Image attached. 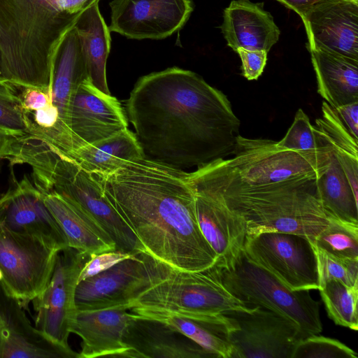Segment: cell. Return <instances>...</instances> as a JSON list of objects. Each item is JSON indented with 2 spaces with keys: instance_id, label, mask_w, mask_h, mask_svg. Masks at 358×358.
I'll use <instances>...</instances> for the list:
<instances>
[{
  "instance_id": "cell-19",
  "label": "cell",
  "mask_w": 358,
  "mask_h": 358,
  "mask_svg": "<svg viewBox=\"0 0 358 358\" xmlns=\"http://www.w3.org/2000/svg\"><path fill=\"white\" fill-rule=\"evenodd\" d=\"M6 324L0 328V358H78L71 348L49 339L28 320L22 306L8 296L0 285Z\"/></svg>"
},
{
  "instance_id": "cell-30",
  "label": "cell",
  "mask_w": 358,
  "mask_h": 358,
  "mask_svg": "<svg viewBox=\"0 0 358 358\" xmlns=\"http://www.w3.org/2000/svg\"><path fill=\"white\" fill-rule=\"evenodd\" d=\"M321 108L322 116L316 119L315 127L330 145L358 198V139L329 104L323 101Z\"/></svg>"
},
{
  "instance_id": "cell-31",
  "label": "cell",
  "mask_w": 358,
  "mask_h": 358,
  "mask_svg": "<svg viewBox=\"0 0 358 358\" xmlns=\"http://www.w3.org/2000/svg\"><path fill=\"white\" fill-rule=\"evenodd\" d=\"M328 316L339 326L358 330V287L330 280L319 289Z\"/></svg>"
},
{
  "instance_id": "cell-7",
  "label": "cell",
  "mask_w": 358,
  "mask_h": 358,
  "mask_svg": "<svg viewBox=\"0 0 358 358\" xmlns=\"http://www.w3.org/2000/svg\"><path fill=\"white\" fill-rule=\"evenodd\" d=\"M217 267L227 289L247 306L268 309L294 322L302 339L321 333L320 303L309 290L291 289L250 260L244 250L229 265Z\"/></svg>"
},
{
  "instance_id": "cell-20",
  "label": "cell",
  "mask_w": 358,
  "mask_h": 358,
  "mask_svg": "<svg viewBox=\"0 0 358 358\" xmlns=\"http://www.w3.org/2000/svg\"><path fill=\"white\" fill-rule=\"evenodd\" d=\"M123 308L77 310L71 333L82 340L78 358L128 357L124 331L134 313Z\"/></svg>"
},
{
  "instance_id": "cell-24",
  "label": "cell",
  "mask_w": 358,
  "mask_h": 358,
  "mask_svg": "<svg viewBox=\"0 0 358 358\" xmlns=\"http://www.w3.org/2000/svg\"><path fill=\"white\" fill-rule=\"evenodd\" d=\"M130 310L167 324L196 342L216 358H232L231 336L236 325L224 314L183 317L162 312Z\"/></svg>"
},
{
  "instance_id": "cell-28",
  "label": "cell",
  "mask_w": 358,
  "mask_h": 358,
  "mask_svg": "<svg viewBox=\"0 0 358 358\" xmlns=\"http://www.w3.org/2000/svg\"><path fill=\"white\" fill-rule=\"evenodd\" d=\"M73 25L79 36L87 78L97 89L110 94L106 70L110 48V31L99 2L82 10Z\"/></svg>"
},
{
  "instance_id": "cell-17",
  "label": "cell",
  "mask_w": 358,
  "mask_h": 358,
  "mask_svg": "<svg viewBox=\"0 0 358 358\" xmlns=\"http://www.w3.org/2000/svg\"><path fill=\"white\" fill-rule=\"evenodd\" d=\"M308 45L358 60V4L327 0L302 15Z\"/></svg>"
},
{
  "instance_id": "cell-35",
  "label": "cell",
  "mask_w": 358,
  "mask_h": 358,
  "mask_svg": "<svg viewBox=\"0 0 358 358\" xmlns=\"http://www.w3.org/2000/svg\"><path fill=\"white\" fill-rule=\"evenodd\" d=\"M292 358H357V355L336 339L316 334L298 341Z\"/></svg>"
},
{
  "instance_id": "cell-11",
  "label": "cell",
  "mask_w": 358,
  "mask_h": 358,
  "mask_svg": "<svg viewBox=\"0 0 358 358\" xmlns=\"http://www.w3.org/2000/svg\"><path fill=\"white\" fill-rule=\"evenodd\" d=\"M246 256L293 290L320 287L315 253L311 241L293 233L263 231L248 236Z\"/></svg>"
},
{
  "instance_id": "cell-40",
  "label": "cell",
  "mask_w": 358,
  "mask_h": 358,
  "mask_svg": "<svg viewBox=\"0 0 358 358\" xmlns=\"http://www.w3.org/2000/svg\"><path fill=\"white\" fill-rule=\"evenodd\" d=\"M334 109L351 134L358 139V102L343 105Z\"/></svg>"
},
{
  "instance_id": "cell-42",
  "label": "cell",
  "mask_w": 358,
  "mask_h": 358,
  "mask_svg": "<svg viewBox=\"0 0 358 358\" xmlns=\"http://www.w3.org/2000/svg\"><path fill=\"white\" fill-rule=\"evenodd\" d=\"M286 8L292 10L299 16L314 6L327 0H276Z\"/></svg>"
},
{
  "instance_id": "cell-27",
  "label": "cell",
  "mask_w": 358,
  "mask_h": 358,
  "mask_svg": "<svg viewBox=\"0 0 358 358\" xmlns=\"http://www.w3.org/2000/svg\"><path fill=\"white\" fill-rule=\"evenodd\" d=\"M65 156L90 174H110L129 162L145 158L134 132L128 128Z\"/></svg>"
},
{
  "instance_id": "cell-33",
  "label": "cell",
  "mask_w": 358,
  "mask_h": 358,
  "mask_svg": "<svg viewBox=\"0 0 358 358\" xmlns=\"http://www.w3.org/2000/svg\"><path fill=\"white\" fill-rule=\"evenodd\" d=\"M12 86L0 82V131L18 138L29 134L28 115Z\"/></svg>"
},
{
  "instance_id": "cell-25",
  "label": "cell",
  "mask_w": 358,
  "mask_h": 358,
  "mask_svg": "<svg viewBox=\"0 0 358 358\" xmlns=\"http://www.w3.org/2000/svg\"><path fill=\"white\" fill-rule=\"evenodd\" d=\"M317 92L332 108L358 102V60L307 45Z\"/></svg>"
},
{
  "instance_id": "cell-46",
  "label": "cell",
  "mask_w": 358,
  "mask_h": 358,
  "mask_svg": "<svg viewBox=\"0 0 358 358\" xmlns=\"http://www.w3.org/2000/svg\"><path fill=\"white\" fill-rule=\"evenodd\" d=\"M345 1H350V2L358 4V0H345Z\"/></svg>"
},
{
  "instance_id": "cell-39",
  "label": "cell",
  "mask_w": 358,
  "mask_h": 358,
  "mask_svg": "<svg viewBox=\"0 0 358 358\" xmlns=\"http://www.w3.org/2000/svg\"><path fill=\"white\" fill-rule=\"evenodd\" d=\"M19 96L26 113L41 109L52 103V99L48 93L35 87H23Z\"/></svg>"
},
{
  "instance_id": "cell-12",
  "label": "cell",
  "mask_w": 358,
  "mask_h": 358,
  "mask_svg": "<svg viewBox=\"0 0 358 358\" xmlns=\"http://www.w3.org/2000/svg\"><path fill=\"white\" fill-rule=\"evenodd\" d=\"M90 256L67 247L58 252L42 294L33 301L35 327L54 343L71 348L68 340L76 314L75 296L80 273Z\"/></svg>"
},
{
  "instance_id": "cell-8",
  "label": "cell",
  "mask_w": 358,
  "mask_h": 358,
  "mask_svg": "<svg viewBox=\"0 0 358 358\" xmlns=\"http://www.w3.org/2000/svg\"><path fill=\"white\" fill-rule=\"evenodd\" d=\"M223 285L218 267L185 271L171 267L166 276L136 298L129 310L162 312L183 317L250 310Z\"/></svg>"
},
{
  "instance_id": "cell-21",
  "label": "cell",
  "mask_w": 358,
  "mask_h": 358,
  "mask_svg": "<svg viewBox=\"0 0 358 358\" xmlns=\"http://www.w3.org/2000/svg\"><path fill=\"white\" fill-rule=\"evenodd\" d=\"M193 191L198 224L216 255L215 264L226 266L244 249L248 237L246 225L219 201L201 192L194 189Z\"/></svg>"
},
{
  "instance_id": "cell-34",
  "label": "cell",
  "mask_w": 358,
  "mask_h": 358,
  "mask_svg": "<svg viewBox=\"0 0 358 358\" xmlns=\"http://www.w3.org/2000/svg\"><path fill=\"white\" fill-rule=\"evenodd\" d=\"M312 245L316 256L320 287L330 280L358 287L357 259L339 258L317 248L313 243Z\"/></svg>"
},
{
  "instance_id": "cell-32",
  "label": "cell",
  "mask_w": 358,
  "mask_h": 358,
  "mask_svg": "<svg viewBox=\"0 0 358 358\" xmlns=\"http://www.w3.org/2000/svg\"><path fill=\"white\" fill-rule=\"evenodd\" d=\"M311 242L333 256L358 259V224L331 217L329 224Z\"/></svg>"
},
{
  "instance_id": "cell-47",
  "label": "cell",
  "mask_w": 358,
  "mask_h": 358,
  "mask_svg": "<svg viewBox=\"0 0 358 358\" xmlns=\"http://www.w3.org/2000/svg\"><path fill=\"white\" fill-rule=\"evenodd\" d=\"M2 278H3V275H2L1 271H0V281L2 280Z\"/></svg>"
},
{
  "instance_id": "cell-3",
  "label": "cell",
  "mask_w": 358,
  "mask_h": 358,
  "mask_svg": "<svg viewBox=\"0 0 358 358\" xmlns=\"http://www.w3.org/2000/svg\"><path fill=\"white\" fill-rule=\"evenodd\" d=\"M322 174L262 185H244L227 178L211 163L188 172L192 187L223 203L245 222L248 236L263 231L302 235L313 241L329 222L319 194Z\"/></svg>"
},
{
  "instance_id": "cell-38",
  "label": "cell",
  "mask_w": 358,
  "mask_h": 358,
  "mask_svg": "<svg viewBox=\"0 0 358 358\" xmlns=\"http://www.w3.org/2000/svg\"><path fill=\"white\" fill-rule=\"evenodd\" d=\"M236 52L242 62V75L248 80H257L264 72L268 52L263 50L238 48Z\"/></svg>"
},
{
  "instance_id": "cell-16",
  "label": "cell",
  "mask_w": 358,
  "mask_h": 358,
  "mask_svg": "<svg viewBox=\"0 0 358 358\" xmlns=\"http://www.w3.org/2000/svg\"><path fill=\"white\" fill-rule=\"evenodd\" d=\"M69 124L73 150L128 128V120L119 101L97 89L88 78L78 85L71 96Z\"/></svg>"
},
{
  "instance_id": "cell-36",
  "label": "cell",
  "mask_w": 358,
  "mask_h": 358,
  "mask_svg": "<svg viewBox=\"0 0 358 358\" xmlns=\"http://www.w3.org/2000/svg\"><path fill=\"white\" fill-rule=\"evenodd\" d=\"M278 144L289 150H309L318 148L320 139L308 116L299 108L292 125Z\"/></svg>"
},
{
  "instance_id": "cell-48",
  "label": "cell",
  "mask_w": 358,
  "mask_h": 358,
  "mask_svg": "<svg viewBox=\"0 0 358 358\" xmlns=\"http://www.w3.org/2000/svg\"><path fill=\"white\" fill-rule=\"evenodd\" d=\"M4 132V131H3Z\"/></svg>"
},
{
  "instance_id": "cell-5",
  "label": "cell",
  "mask_w": 358,
  "mask_h": 358,
  "mask_svg": "<svg viewBox=\"0 0 358 358\" xmlns=\"http://www.w3.org/2000/svg\"><path fill=\"white\" fill-rule=\"evenodd\" d=\"M20 159L31 167L33 183L42 194L54 192L78 207L110 236L116 250L146 252L92 174L42 141L26 146Z\"/></svg>"
},
{
  "instance_id": "cell-10",
  "label": "cell",
  "mask_w": 358,
  "mask_h": 358,
  "mask_svg": "<svg viewBox=\"0 0 358 358\" xmlns=\"http://www.w3.org/2000/svg\"><path fill=\"white\" fill-rule=\"evenodd\" d=\"M59 251L0 224V285L22 306L40 296L52 274Z\"/></svg>"
},
{
  "instance_id": "cell-13",
  "label": "cell",
  "mask_w": 358,
  "mask_h": 358,
  "mask_svg": "<svg viewBox=\"0 0 358 358\" xmlns=\"http://www.w3.org/2000/svg\"><path fill=\"white\" fill-rule=\"evenodd\" d=\"M224 315L236 325L231 336L232 358H292L296 344L302 339L294 322L262 307Z\"/></svg>"
},
{
  "instance_id": "cell-15",
  "label": "cell",
  "mask_w": 358,
  "mask_h": 358,
  "mask_svg": "<svg viewBox=\"0 0 358 358\" xmlns=\"http://www.w3.org/2000/svg\"><path fill=\"white\" fill-rule=\"evenodd\" d=\"M110 31L132 39H162L180 30L193 11L191 0H113Z\"/></svg>"
},
{
  "instance_id": "cell-18",
  "label": "cell",
  "mask_w": 358,
  "mask_h": 358,
  "mask_svg": "<svg viewBox=\"0 0 358 358\" xmlns=\"http://www.w3.org/2000/svg\"><path fill=\"white\" fill-rule=\"evenodd\" d=\"M122 340L129 349L128 358H216L167 324L136 313Z\"/></svg>"
},
{
  "instance_id": "cell-14",
  "label": "cell",
  "mask_w": 358,
  "mask_h": 358,
  "mask_svg": "<svg viewBox=\"0 0 358 358\" xmlns=\"http://www.w3.org/2000/svg\"><path fill=\"white\" fill-rule=\"evenodd\" d=\"M7 191L0 196V224L6 229L37 238L60 251L66 238L45 206L43 194L24 175L20 180L11 173Z\"/></svg>"
},
{
  "instance_id": "cell-26",
  "label": "cell",
  "mask_w": 358,
  "mask_h": 358,
  "mask_svg": "<svg viewBox=\"0 0 358 358\" xmlns=\"http://www.w3.org/2000/svg\"><path fill=\"white\" fill-rule=\"evenodd\" d=\"M43 199L62 230L69 247L90 257L116 250L110 236L71 201L54 192L43 194Z\"/></svg>"
},
{
  "instance_id": "cell-43",
  "label": "cell",
  "mask_w": 358,
  "mask_h": 358,
  "mask_svg": "<svg viewBox=\"0 0 358 358\" xmlns=\"http://www.w3.org/2000/svg\"><path fill=\"white\" fill-rule=\"evenodd\" d=\"M15 141V137L0 131V160L10 157Z\"/></svg>"
},
{
  "instance_id": "cell-45",
  "label": "cell",
  "mask_w": 358,
  "mask_h": 358,
  "mask_svg": "<svg viewBox=\"0 0 358 358\" xmlns=\"http://www.w3.org/2000/svg\"><path fill=\"white\" fill-rule=\"evenodd\" d=\"M0 82H3L2 78V62H1V57L0 53Z\"/></svg>"
},
{
  "instance_id": "cell-4",
  "label": "cell",
  "mask_w": 358,
  "mask_h": 358,
  "mask_svg": "<svg viewBox=\"0 0 358 358\" xmlns=\"http://www.w3.org/2000/svg\"><path fill=\"white\" fill-rule=\"evenodd\" d=\"M80 13L63 12L54 0H0L3 81L40 89L52 99L57 47Z\"/></svg>"
},
{
  "instance_id": "cell-44",
  "label": "cell",
  "mask_w": 358,
  "mask_h": 358,
  "mask_svg": "<svg viewBox=\"0 0 358 358\" xmlns=\"http://www.w3.org/2000/svg\"><path fill=\"white\" fill-rule=\"evenodd\" d=\"M6 324V315L0 300V328L3 327Z\"/></svg>"
},
{
  "instance_id": "cell-9",
  "label": "cell",
  "mask_w": 358,
  "mask_h": 358,
  "mask_svg": "<svg viewBox=\"0 0 358 358\" xmlns=\"http://www.w3.org/2000/svg\"><path fill=\"white\" fill-rule=\"evenodd\" d=\"M171 266L146 252L126 259L78 283L77 310H129L139 294L168 275Z\"/></svg>"
},
{
  "instance_id": "cell-22",
  "label": "cell",
  "mask_w": 358,
  "mask_h": 358,
  "mask_svg": "<svg viewBox=\"0 0 358 358\" xmlns=\"http://www.w3.org/2000/svg\"><path fill=\"white\" fill-rule=\"evenodd\" d=\"M220 29L234 52L242 48L269 52L279 40L280 30L264 3L233 0L223 11Z\"/></svg>"
},
{
  "instance_id": "cell-37",
  "label": "cell",
  "mask_w": 358,
  "mask_h": 358,
  "mask_svg": "<svg viewBox=\"0 0 358 358\" xmlns=\"http://www.w3.org/2000/svg\"><path fill=\"white\" fill-rule=\"evenodd\" d=\"M136 255L137 254L115 250L92 255L83 266L78 278V282L104 271L116 264Z\"/></svg>"
},
{
  "instance_id": "cell-2",
  "label": "cell",
  "mask_w": 358,
  "mask_h": 358,
  "mask_svg": "<svg viewBox=\"0 0 358 358\" xmlns=\"http://www.w3.org/2000/svg\"><path fill=\"white\" fill-rule=\"evenodd\" d=\"M146 252L180 271L217 257L199 229L188 172L143 158L110 174H92Z\"/></svg>"
},
{
  "instance_id": "cell-23",
  "label": "cell",
  "mask_w": 358,
  "mask_h": 358,
  "mask_svg": "<svg viewBox=\"0 0 358 358\" xmlns=\"http://www.w3.org/2000/svg\"><path fill=\"white\" fill-rule=\"evenodd\" d=\"M85 79L87 76L80 39L73 25L64 34L57 47L52 79V103L58 109L60 127L69 152L73 150L69 124V104L73 92Z\"/></svg>"
},
{
  "instance_id": "cell-41",
  "label": "cell",
  "mask_w": 358,
  "mask_h": 358,
  "mask_svg": "<svg viewBox=\"0 0 358 358\" xmlns=\"http://www.w3.org/2000/svg\"><path fill=\"white\" fill-rule=\"evenodd\" d=\"M58 9L69 14H76L89 8L99 0H54Z\"/></svg>"
},
{
  "instance_id": "cell-6",
  "label": "cell",
  "mask_w": 358,
  "mask_h": 358,
  "mask_svg": "<svg viewBox=\"0 0 358 358\" xmlns=\"http://www.w3.org/2000/svg\"><path fill=\"white\" fill-rule=\"evenodd\" d=\"M315 131L320 146L309 150H289L279 146L278 141L239 135L231 158L210 163L227 178L244 185H267L322 174L328 164L329 145L316 128Z\"/></svg>"
},
{
  "instance_id": "cell-1",
  "label": "cell",
  "mask_w": 358,
  "mask_h": 358,
  "mask_svg": "<svg viewBox=\"0 0 358 358\" xmlns=\"http://www.w3.org/2000/svg\"><path fill=\"white\" fill-rule=\"evenodd\" d=\"M125 113L145 158L182 170L232 155L240 135L227 96L178 67L141 77Z\"/></svg>"
},
{
  "instance_id": "cell-29",
  "label": "cell",
  "mask_w": 358,
  "mask_h": 358,
  "mask_svg": "<svg viewBox=\"0 0 358 358\" xmlns=\"http://www.w3.org/2000/svg\"><path fill=\"white\" fill-rule=\"evenodd\" d=\"M317 187L322 205L330 216L358 224V198L330 145L328 164L317 178Z\"/></svg>"
}]
</instances>
